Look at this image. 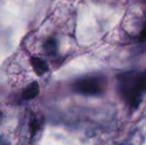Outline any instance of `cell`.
Listing matches in <instances>:
<instances>
[{"instance_id": "6da1fadb", "label": "cell", "mask_w": 146, "mask_h": 145, "mask_svg": "<svg viewBox=\"0 0 146 145\" xmlns=\"http://www.w3.org/2000/svg\"><path fill=\"white\" fill-rule=\"evenodd\" d=\"M118 87L122 99L129 107L137 109L142 99V89L138 83V72L124 73L118 77Z\"/></svg>"}, {"instance_id": "7a4b0ae2", "label": "cell", "mask_w": 146, "mask_h": 145, "mask_svg": "<svg viewBox=\"0 0 146 145\" xmlns=\"http://www.w3.org/2000/svg\"><path fill=\"white\" fill-rule=\"evenodd\" d=\"M106 81L102 77H87L76 81L73 89L84 95H100L106 89Z\"/></svg>"}, {"instance_id": "3957f363", "label": "cell", "mask_w": 146, "mask_h": 145, "mask_svg": "<svg viewBox=\"0 0 146 145\" xmlns=\"http://www.w3.org/2000/svg\"><path fill=\"white\" fill-rule=\"evenodd\" d=\"M31 64H32L35 73L38 75H43V73H47L49 70L48 65L46 64V62L43 61L42 59L37 58V57H33V58L31 59Z\"/></svg>"}, {"instance_id": "277c9868", "label": "cell", "mask_w": 146, "mask_h": 145, "mask_svg": "<svg viewBox=\"0 0 146 145\" xmlns=\"http://www.w3.org/2000/svg\"><path fill=\"white\" fill-rule=\"evenodd\" d=\"M39 89H40V87H39L38 83H36V81L31 83L30 85H28L27 87H26V89H24L23 99H34V97L39 93Z\"/></svg>"}, {"instance_id": "5b68a950", "label": "cell", "mask_w": 146, "mask_h": 145, "mask_svg": "<svg viewBox=\"0 0 146 145\" xmlns=\"http://www.w3.org/2000/svg\"><path fill=\"white\" fill-rule=\"evenodd\" d=\"M44 51L46 52L47 55H50V56H53V55H56L57 53V41L55 40L54 38H49L46 40V42L44 43Z\"/></svg>"}, {"instance_id": "8992f818", "label": "cell", "mask_w": 146, "mask_h": 145, "mask_svg": "<svg viewBox=\"0 0 146 145\" xmlns=\"http://www.w3.org/2000/svg\"><path fill=\"white\" fill-rule=\"evenodd\" d=\"M138 83L143 93L146 91V72H138Z\"/></svg>"}, {"instance_id": "52a82bcc", "label": "cell", "mask_w": 146, "mask_h": 145, "mask_svg": "<svg viewBox=\"0 0 146 145\" xmlns=\"http://www.w3.org/2000/svg\"><path fill=\"white\" fill-rule=\"evenodd\" d=\"M37 128H38V122H37L36 118L33 116L30 120V131H31V134L34 135L37 131Z\"/></svg>"}, {"instance_id": "ba28073f", "label": "cell", "mask_w": 146, "mask_h": 145, "mask_svg": "<svg viewBox=\"0 0 146 145\" xmlns=\"http://www.w3.org/2000/svg\"><path fill=\"white\" fill-rule=\"evenodd\" d=\"M139 41H140V42H144V41H146V20H145L144 27H143L142 31L140 32V35H139Z\"/></svg>"}, {"instance_id": "9c48e42d", "label": "cell", "mask_w": 146, "mask_h": 145, "mask_svg": "<svg viewBox=\"0 0 146 145\" xmlns=\"http://www.w3.org/2000/svg\"><path fill=\"white\" fill-rule=\"evenodd\" d=\"M6 142L4 141V139L2 137H0V145H5Z\"/></svg>"}, {"instance_id": "30bf717a", "label": "cell", "mask_w": 146, "mask_h": 145, "mask_svg": "<svg viewBox=\"0 0 146 145\" xmlns=\"http://www.w3.org/2000/svg\"><path fill=\"white\" fill-rule=\"evenodd\" d=\"M1 120H2V112L0 111V123H1Z\"/></svg>"}]
</instances>
